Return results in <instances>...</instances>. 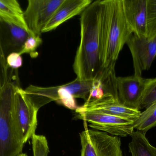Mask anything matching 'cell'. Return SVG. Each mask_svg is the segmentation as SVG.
Listing matches in <instances>:
<instances>
[{"mask_svg": "<svg viewBox=\"0 0 156 156\" xmlns=\"http://www.w3.org/2000/svg\"><path fill=\"white\" fill-rule=\"evenodd\" d=\"M149 78L134 75L117 77L118 100L120 103L131 109L140 111L141 103Z\"/></svg>", "mask_w": 156, "mask_h": 156, "instance_id": "10", "label": "cell"}, {"mask_svg": "<svg viewBox=\"0 0 156 156\" xmlns=\"http://www.w3.org/2000/svg\"><path fill=\"white\" fill-rule=\"evenodd\" d=\"M8 70L9 67L6 63V56L3 49L0 35V90L11 81V78L8 74Z\"/></svg>", "mask_w": 156, "mask_h": 156, "instance_id": "22", "label": "cell"}, {"mask_svg": "<svg viewBox=\"0 0 156 156\" xmlns=\"http://www.w3.org/2000/svg\"><path fill=\"white\" fill-rule=\"evenodd\" d=\"M101 1L92 2L81 13L80 40L73 65L77 78L95 79L103 70L101 60L100 20Z\"/></svg>", "mask_w": 156, "mask_h": 156, "instance_id": "1", "label": "cell"}, {"mask_svg": "<svg viewBox=\"0 0 156 156\" xmlns=\"http://www.w3.org/2000/svg\"><path fill=\"white\" fill-rule=\"evenodd\" d=\"M156 103V78H149L141 103V110Z\"/></svg>", "mask_w": 156, "mask_h": 156, "instance_id": "20", "label": "cell"}, {"mask_svg": "<svg viewBox=\"0 0 156 156\" xmlns=\"http://www.w3.org/2000/svg\"><path fill=\"white\" fill-rule=\"evenodd\" d=\"M156 127V103L141 112L135 122V129L146 134L149 130Z\"/></svg>", "mask_w": 156, "mask_h": 156, "instance_id": "17", "label": "cell"}, {"mask_svg": "<svg viewBox=\"0 0 156 156\" xmlns=\"http://www.w3.org/2000/svg\"><path fill=\"white\" fill-rule=\"evenodd\" d=\"M95 81V79L81 80L76 78L71 82L55 87L31 85L23 90V92L33 106L38 111L52 101H56L69 109L76 110L78 107L75 98H80L85 102H88Z\"/></svg>", "mask_w": 156, "mask_h": 156, "instance_id": "3", "label": "cell"}, {"mask_svg": "<svg viewBox=\"0 0 156 156\" xmlns=\"http://www.w3.org/2000/svg\"><path fill=\"white\" fill-rule=\"evenodd\" d=\"M0 17L23 27L34 34L27 26L23 12L16 0H0Z\"/></svg>", "mask_w": 156, "mask_h": 156, "instance_id": "15", "label": "cell"}, {"mask_svg": "<svg viewBox=\"0 0 156 156\" xmlns=\"http://www.w3.org/2000/svg\"><path fill=\"white\" fill-rule=\"evenodd\" d=\"M18 156H27V155L26 154H23V153H22V154H20Z\"/></svg>", "mask_w": 156, "mask_h": 156, "instance_id": "24", "label": "cell"}, {"mask_svg": "<svg viewBox=\"0 0 156 156\" xmlns=\"http://www.w3.org/2000/svg\"><path fill=\"white\" fill-rule=\"evenodd\" d=\"M15 85L10 81L0 90V156H18L23 147L13 114Z\"/></svg>", "mask_w": 156, "mask_h": 156, "instance_id": "4", "label": "cell"}, {"mask_svg": "<svg viewBox=\"0 0 156 156\" xmlns=\"http://www.w3.org/2000/svg\"><path fill=\"white\" fill-rule=\"evenodd\" d=\"M31 35L23 27L0 17V35L5 56L20 52L27 38Z\"/></svg>", "mask_w": 156, "mask_h": 156, "instance_id": "12", "label": "cell"}, {"mask_svg": "<svg viewBox=\"0 0 156 156\" xmlns=\"http://www.w3.org/2000/svg\"><path fill=\"white\" fill-rule=\"evenodd\" d=\"M80 156H122L118 136L96 130L86 129L80 134Z\"/></svg>", "mask_w": 156, "mask_h": 156, "instance_id": "6", "label": "cell"}, {"mask_svg": "<svg viewBox=\"0 0 156 156\" xmlns=\"http://www.w3.org/2000/svg\"><path fill=\"white\" fill-rule=\"evenodd\" d=\"M6 60L8 67L12 69H17L23 66V57L18 52H13L9 54L6 57Z\"/></svg>", "mask_w": 156, "mask_h": 156, "instance_id": "23", "label": "cell"}, {"mask_svg": "<svg viewBox=\"0 0 156 156\" xmlns=\"http://www.w3.org/2000/svg\"><path fill=\"white\" fill-rule=\"evenodd\" d=\"M147 34L150 39L156 37V0H147Z\"/></svg>", "mask_w": 156, "mask_h": 156, "instance_id": "18", "label": "cell"}, {"mask_svg": "<svg viewBox=\"0 0 156 156\" xmlns=\"http://www.w3.org/2000/svg\"><path fill=\"white\" fill-rule=\"evenodd\" d=\"M147 0H122L124 13L133 34L147 37Z\"/></svg>", "mask_w": 156, "mask_h": 156, "instance_id": "13", "label": "cell"}, {"mask_svg": "<svg viewBox=\"0 0 156 156\" xmlns=\"http://www.w3.org/2000/svg\"><path fill=\"white\" fill-rule=\"evenodd\" d=\"M132 34L124 13L122 0L101 1L100 39L103 68L115 66L121 50Z\"/></svg>", "mask_w": 156, "mask_h": 156, "instance_id": "2", "label": "cell"}, {"mask_svg": "<svg viewBox=\"0 0 156 156\" xmlns=\"http://www.w3.org/2000/svg\"><path fill=\"white\" fill-rule=\"evenodd\" d=\"M126 44L132 54L134 74L142 76L143 71L150 69L156 57V37H140L133 33Z\"/></svg>", "mask_w": 156, "mask_h": 156, "instance_id": "9", "label": "cell"}, {"mask_svg": "<svg viewBox=\"0 0 156 156\" xmlns=\"http://www.w3.org/2000/svg\"><path fill=\"white\" fill-rule=\"evenodd\" d=\"M64 0H28L24 19L30 32L40 36Z\"/></svg>", "mask_w": 156, "mask_h": 156, "instance_id": "8", "label": "cell"}, {"mask_svg": "<svg viewBox=\"0 0 156 156\" xmlns=\"http://www.w3.org/2000/svg\"><path fill=\"white\" fill-rule=\"evenodd\" d=\"M77 114L78 118L88 122L90 127L113 136H131L134 132L135 122L130 119L97 111Z\"/></svg>", "mask_w": 156, "mask_h": 156, "instance_id": "7", "label": "cell"}, {"mask_svg": "<svg viewBox=\"0 0 156 156\" xmlns=\"http://www.w3.org/2000/svg\"><path fill=\"white\" fill-rule=\"evenodd\" d=\"M38 111L27 99L23 89L18 85H16L13 114L19 139L23 145L35 134Z\"/></svg>", "mask_w": 156, "mask_h": 156, "instance_id": "5", "label": "cell"}, {"mask_svg": "<svg viewBox=\"0 0 156 156\" xmlns=\"http://www.w3.org/2000/svg\"><path fill=\"white\" fill-rule=\"evenodd\" d=\"M76 112L84 111H97L123 117L136 121L141 114V111L126 107L115 98L104 97L99 100L85 102L81 107H78Z\"/></svg>", "mask_w": 156, "mask_h": 156, "instance_id": "11", "label": "cell"}, {"mask_svg": "<svg viewBox=\"0 0 156 156\" xmlns=\"http://www.w3.org/2000/svg\"><path fill=\"white\" fill-rule=\"evenodd\" d=\"M145 134L136 130L131 135L128 145L131 156H156V147L150 143Z\"/></svg>", "mask_w": 156, "mask_h": 156, "instance_id": "16", "label": "cell"}, {"mask_svg": "<svg viewBox=\"0 0 156 156\" xmlns=\"http://www.w3.org/2000/svg\"><path fill=\"white\" fill-rule=\"evenodd\" d=\"M32 140L34 156H47L49 148L45 136L34 134Z\"/></svg>", "mask_w": 156, "mask_h": 156, "instance_id": "21", "label": "cell"}, {"mask_svg": "<svg viewBox=\"0 0 156 156\" xmlns=\"http://www.w3.org/2000/svg\"><path fill=\"white\" fill-rule=\"evenodd\" d=\"M92 0H64L43 30V33L55 30L69 19L81 13Z\"/></svg>", "mask_w": 156, "mask_h": 156, "instance_id": "14", "label": "cell"}, {"mask_svg": "<svg viewBox=\"0 0 156 156\" xmlns=\"http://www.w3.org/2000/svg\"><path fill=\"white\" fill-rule=\"evenodd\" d=\"M42 42L43 40L40 36L31 35L27 38L22 50L18 53L21 56L24 54H29L31 57H37L38 55L37 49Z\"/></svg>", "mask_w": 156, "mask_h": 156, "instance_id": "19", "label": "cell"}]
</instances>
